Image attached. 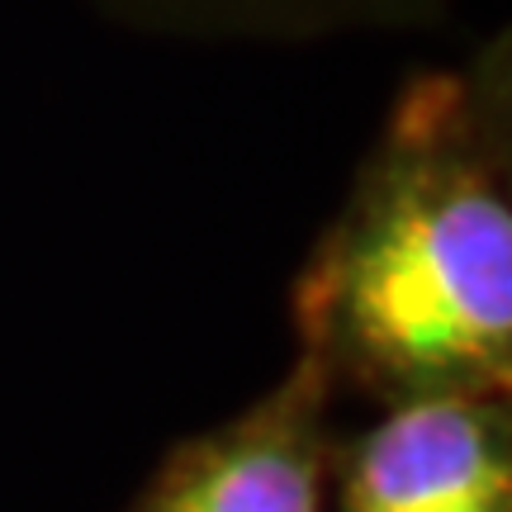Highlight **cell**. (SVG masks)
Masks as SVG:
<instances>
[{
    "label": "cell",
    "instance_id": "cell-1",
    "mask_svg": "<svg viewBox=\"0 0 512 512\" xmlns=\"http://www.w3.org/2000/svg\"><path fill=\"white\" fill-rule=\"evenodd\" d=\"M299 351L380 403L512 384V43L422 67L294 275Z\"/></svg>",
    "mask_w": 512,
    "mask_h": 512
},
{
    "label": "cell",
    "instance_id": "cell-2",
    "mask_svg": "<svg viewBox=\"0 0 512 512\" xmlns=\"http://www.w3.org/2000/svg\"><path fill=\"white\" fill-rule=\"evenodd\" d=\"M332 380L294 356L256 403L162 460L133 512H323L328 503Z\"/></svg>",
    "mask_w": 512,
    "mask_h": 512
},
{
    "label": "cell",
    "instance_id": "cell-3",
    "mask_svg": "<svg viewBox=\"0 0 512 512\" xmlns=\"http://www.w3.org/2000/svg\"><path fill=\"white\" fill-rule=\"evenodd\" d=\"M332 512H512V427L503 394L384 403L337 451Z\"/></svg>",
    "mask_w": 512,
    "mask_h": 512
},
{
    "label": "cell",
    "instance_id": "cell-4",
    "mask_svg": "<svg viewBox=\"0 0 512 512\" xmlns=\"http://www.w3.org/2000/svg\"><path fill=\"white\" fill-rule=\"evenodd\" d=\"M152 38L185 43H323L437 29L456 0H86Z\"/></svg>",
    "mask_w": 512,
    "mask_h": 512
}]
</instances>
